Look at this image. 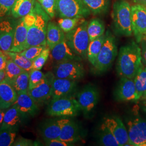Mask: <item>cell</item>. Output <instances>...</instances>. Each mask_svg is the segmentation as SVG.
Masks as SVG:
<instances>
[{"label":"cell","mask_w":146,"mask_h":146,"mask_svg":"<svg viewBox=\"0 0 146 146\" xmlns=\"http://www.w3.org/2000/svg\"><path fill=\"white\" fill-rule=\"evenodd\" d=\"M141 49L135 42L120 48L116 64V70L121 77L135 78L142 66Z\"/></svg>","instance_id":"cell-1"},{"label":"cell","mask_w":146,"mask_h":146,"mask_svg":"<svg viewBox=\"0 0 146 146\" xmlns=\"http://www.w3.org/2000/svg\"><path fill=\"white\" fill-rule=\"evenodd\" d=\"M36 14V20L35 23L28 28L27 38L25 49L29 47L37 46H47L48 17L47 13H44L41 5L37 2L34 7Z\"/></svg>","instance_id":"cell-2"},{"label":"cell","mask_w":146,"mask_h":146,"mask_svg":"<svg viewBox=\"0 0 146 146\" xmlns=\"http://www.w3.org/2000/svg\"><path fill=\"white\" fill-rule=\"evenodd\" d=\"M115 31L121 35L130 36L133 34L131 7L127 0H116L111 14Z\"/></svg>","instance_id":"cell-3"},{"label":"cell","mask_w":146,"mask_h":146,"mask_svg":"<svg viewBox=\"0 0 146 146\" xmlns=\"http://www.w3.org/2000/svg\"><path fill=\"white\" fill-rule=\"evenodd\" d=\"M88 25V22L85 21L66 35V41L73 52L84 58H87V49L90 42Z\"/></svg>","instance_id":"cell-4"},{"label":"cell","mask_w":146,"mask_h":146,"mask_svg":"<svg viewBox=\"0 0 146 146\" xmlns=\"http://www.w3.org/2000/svg\"><path fill=\"white\" fill-rule=\"evenodd\" d=\"M81 110L78 100L72 95L52 99L47 108L51 116H74Z\"/></svg>","instance_id":"cell-5"},{"label":"cell","mask_w":146,"mask_h":146,"mask_svg":"<svg viewBox=\"0 0 146 146\" xmlns=\"http://www.w3.org/2000/svg\"><path fill=\"white\" fill-rule=\"evenodd\" d=\"M117 55V48L114 37L110 31L105 34L103 46L94 67L99 72H104L111 66Z\"/></svg>","instance_id":"cell-6"},{"label":"cell","mask_w":146,"mask_h":146,"mask_svg":"<svg viewBox=\"0 0 146 146\" xmlns=\"http://www.w3.org/2000/svg\"><path fill=\"white\" fill-rule=\"evenodd\" d=\"M56 11L61 18L84 17L91 13L82 0H56Z\"/></svg>","instance_id":"cell-7"},{"label":"cell","mask_w":146,"mask_h":146,"mask_svg":"<svg viewBox=\"0 0 146 146\" xmlns=\"http://www.w3.org/2000/svg\"><path fill=\"white\" fill-rule=\"evenodd\" d=\"M53 74L56 78L78 80L84 75L83 65L76 60H70L56 64Z\"/></svg>","instance_id":"cell-8"},{"label":"cell","mask_w":146,"mask_h":146,"mask_svg":"<svg viewBox=\"0 0 146 146\" xmlns=\"http://www.w3.org/2000/svg\"><path fill=\"white\" fill-rule=\"evenodd\" d=\"M133 33L138 42L146 35V7L136 4L131 7Z\"/></svg>","instance_id":"cell-9"},{"label":"cell","mask_w":146,"mask_h":146,"mask_svg":"<svg viewBox=\"0 0 146 146\" xmlns=\"http://www.w3.org/2000/svg\"><path fill=\"white\" fill-rule=\"evenodd\" d=\"M131 146H146V120L136 118L127 123Z\"/></svg>","instance_id":"cell-10"},{"label":"cell","mask_w":146,"mask_h":146,"mask_svg":"<svg viewBox=\"0 0 146 146\" xmlns=\"http://www.w3.org/2000/svg\"><path fill=\"white\" fill-rule=\"evenodd\" d=\"M54 78L55 76L53 73H46L44 80L41 84L28 90V94L38 105L52 98V84Z\"/></svg>","instance_id":"cell-11"},{"label":"cell","mask_w":146,"mask_h":146,"mask_svg":"<svg viewBox=\"0 0 146 146\" xmlns=\"http://www.w3.org/2000/svg\"><path fill=\"white\" fill-rule=\"evenodd\" d=\"M104 123L115 136L120 146H131L129 142L128 131L122 120L117 117H105Z\"/></svg>","instance_id":"cell-12"},{"label":"cell","mask_w":146,"mask_h":146,"mask_svg":"<svg viewBox=\"0 0 146 146\" xmlns=\"http://www.w3.org/2000/svg\"><path fill=\"white\" fill-rule=\"evenodd\" d=\"M76 99L81 110L84 113H88L94 110L98 104L99 93L95 87L88 86L78 93Z\"/></svg>","instance_id":"cell-13"},{"label":"cell","mask_w":146,"mask_h":146,"mask_svg":"<svg viewBox=\"0 0 146 146\" xmlns=\"http://www.w3.org/2000/svg\"><path fill=\"white\" fill-rule=\"evenodd\" d=\"M16 22L11 19L0 20V49L4 52L11 51Z\"/></svg>","instance_id":"cell-14"},{"label":"cell","mask_w":146,"mask_h":146,"mask_svg":"<svg viewBox=\"0 0 146 146\" xmlns=\"http://www.w3.org/2000/svg\"><path fill=\"white\" fill-rule=\"evenodd\" d=\"M115 94L117 99L121 101H132L139 100L133 78L121 77Z\"/></svg>","instance_id":"cell-15"},{"label":"cell","mask_w":146,"mask_h":146,"mask_svg":"<svg viewBox=\"0 0 146 146\" xmlns=\"http://www.w3.org/2000/svg\"><path fill=\"white\" fill-rule=\"evenodd\" d=\"M19 110L23 117L34 116L38 111V104L28 93L19 94L15 103L13 104Z\"/></svg>","instance_id":"cell-16"},{"label":"cell","mask_w":146,"mask_h":146,"mask_svg":"<svg viewBox=\"0 0 146 146\" xmlns=\"http://www.w3.org/2000/svg\"><path fill=\"white\" fill-rule=\"evenodd\" d=\"M76 87L75 80L55 77L52 84V99L72 95Z\"/></svg>","instance_id":"cell-17"},{"label":"cell","mask_w":146,"mask_h":146,"mask_svg":"<svg viewBox=\"0 0 146 146\" xmlns=\"http://www.w3.org/2000/svg\"><path fill=\"white\" fill-rule=\"evenodd\" d=\"M50 55L56 64L70 60H76L78 56L68 46L66 38L50 49Z\"/></svg>","instance_id":"cell-18"},{"label":"cell","mask_w":146,"mask_h":146,"mask_svg":"<svg viewBox=\"0 0 146 146\" xmlns=\"http://www.w3.org/2000/svg\"><path fill=\"white\" fill-rule=\"evenodd\" d=\"M18 95L11 82L3 79L0 82V110H7L15 103Z\"/></svg>","instance_id":"cell-19"},{"label":"cell","mask_w":146,"mask_h":146,"mask_svg":"<svg viewBox=\"0 0 146 146\" xmlns=\"http://www.w3.org/2000/svg\"><path fill=\"white\" fill-rule=\"evenodd\" d=\"M28 27L23 20L20 18L17 21L13 45L10 52H21L25 49L27 38Z\"/></svg>","instance_id":"cell-20"},{"label":"cell","mask_w":146,"mask_h":146,"mask_svg":"<svg viewBox=\"0 0 146 146\" xmlns=\"http://www.w3.org/2000/svg\"><path fill=\"white\" fill-rule=\"evenodd\" d=\"M68 119L49 120L46 121L41 127V133L44 141L58 139L60 135L63 124Z\"/></svg>","instance_id":"cell-21"},{"label":"cell","mask_w":146,"mask_h":146,"mask_svg":"<svg viewBox=\"0 0 146 146\" xmlns=\"http://www.w3.org/2000/svg\"><path fill=\"white\" fill-rule=\"evenodd\" d=\"M22 118L23 117L15 106L12 105L5 110L3 122L0 131L3 129H12L17 131L21 124Z\"/></svg>","instance_id":"cell-22"},{"label":"cell","mask_w":146,"mask_h":146,"mask_svg":"<svg viewBox=\"0 0 146 146\" xmlns=\"http://www.w3.org/2000/svg\"><path fill=\"white\" fill-rule=\"evenodd\" d=\"M58 139L71 144L80 140L81 135L78 125L75 122L68 119L63 125Z\"/></svg>","instance_id":"cell-23"},{"label":"cell","mask_w":146,"mask_h":146,"mask_svg":"<svg viewBox=\"0 0 146 146\" xmlns=\"http://www.w3.org/2000/svg\"><path fill=\"white\" fill-rule=\"evenodd\" d=\"M65 38L66 35L58 25L52 22H49L48 23L46 42L47 47L50 50Z\"/></svg>","instance_id":"cell-24"},{"label":"cell","mask_w":146,"mask_h":146,"mask_svg":"<svg viewBox=\"0 0 146 146\" xmlns=\"http://www.w3.org/2000/svg\"><path fill=\"white\" fill-rule=\"evenodd\" d=\"M36 2L35 0H16L11 14L16 19L23 17L31 12Z\"/></svg>","instance_id":"cell-25"},{"label":"cell","mask_w":146,"mask_h":146,"mask_svg":"<svg viewBox=\"0 0 146 146\" xmlns=\"http://www.w3.org/2000/svg\"><path fill=\"white\" fill-rule=\"evenodd\" d=\"M105 40V34L89 42L87 49V58L90 63L94 66Z\"/></svg>","instance_id":"cell-26"},{"label":"cell","mask_w":146,"mask_h":146,"mask_svg":"<svg viewBox=\"0 0 146 146\" xmlns=\"http://www.w3.org/2000/svg\"><path fill=\"white\" fill-rule=\"evenodd\" d=\"M134 81L139 99L146 96V67L142 66L136 74Z\"/></svg>","instance_id":"cell-27"},{"label":"cell","mask_w":146,"mask_h":146,"mask_svg":"<svg viewBox=\"0 0 146 146\" xmlns=\"http://www.w3.org/2000/svg\"><path fill=\"white\" fill-rule=\"evenodd\" d=\"M89 11L95 15L106 12L110 6V0H82Z\"/></svg>","instance_id":"cell-28"},{"label":"cell","mask_w":146,"mask_h":146,"mask_svg":"<svg viewBox=\"0 0 146 146\" xmlns=\"http://www.w3.org/2000/svg\"><path fill=\"white\" fill-rule=\"evenodd\" d=\"M11 84L17 95L28 93L29 89V72H23Z\"/></svg>","instance_id":"cell-29"},{"label":"cell","mask_w":146,"mask_h":146,"mask_svg":"<svg viewBox=\"0 0 146 146\" xmlns=\"http://www.w3.org/2000/svg\"><path fill=\"white\" fill-rule=\"evenodd\" d=\"M105 27L102 21L99 19H93L88 23L87 31L90 42L104 34Z\"/></svg>","instance_id":"cell-30"},{"label":"cell","mask_w":146,"mask_h":146,"mask_svg":"<svg viewBox=\"0 0 146 146\" xmlns=\"http://www.w3.org/2000/svg\"><path fill=\"white\" fill-rule=\"evenodd\" d=\"M100 141L101 145L104 146H120L115 136L109 129L102 123L100 128Z\"/></svg>","instance_id":"cell-31"},{"label":"cell","mask_w":146,"mask_h":146,"mask_svg":"<svg viewBox=\"0 0 146 146\" xmlns=\"http://www.w3.org/2000/svg\"><path fill=\"white\" fill-rule=\"evenodd\" d=\"M5 53L24 70L29 72L33 69V62L22 55L20 52H8Z\"/></svg>","instance_id":"cell-32"},{"label":"cell","mask_w":146,"mask_h":146,"mask_svg":"<svg viewBox=\"0 0 146 146\" xmlns=\"http://www.w3.org/2000/svg\"><path fill=\"white\" fill-rule=\"evenodd\" d=\"M86 21L84 17L61 18L58 21V25L64 33H67Z\"/></svg>","instance_id":"cell-33"},{"label":"cell","mask_w":146,"mask_h":146,"mask_svg":"<svg viewBox=\"0 0 146 146\" xmlns=\"http://www.w3.org/2000/svg\"><path fill=\"white\" fill-rule=\"evenodd\" d=\"M5 79L11 83L20 74L25 71L8 57L5 68Z\"/></svg>","instance_id":"cell-34"},{"label":"cell","mask_w":146,"mask_h":146,"mask_svg":"<svg viewBox=\"0 0 146 146\" xmlns=\"http://www.w3.org/2000/svg\"><path fill=\"white\" fill-rule=\"evenodd\" d=\"M16 137V131L3 129L0 131V146H13Z\"/></svg>","instance_id":"cell-35"},{"label":"cell","mask_w":146,"mask_h":146,"mask_svg":"<svg viewBox=\"0 0 146 146\" xmlns=\"http://www.w3.org/2000/svg\"><path fill=\"white\" fill-rule=\"evenodd\" d=\"M45 74L40 70L32 69L29 72V90L36 87L44 80Z\"/></svg>","instance_id":"cell-36"},{"label":"cell","mask_w":146,"mask_h":146,"mask_svg":"<svg viewBox=\"0 0 146 146\" xmlns=\"http://www.w3.org/2000/svg\"><path fill=\"white\" fill-rule=\"evenodd\" d=\"M47 47V46H33L27 48L20 53L33 62Z\"/></svg>","instance_id":"cell-37"},{"label":"cell","mask_w":146,"mask_h":146,"mask_svg":"<svg viewBox=\"0 0 146 146\" xmlns=\"http://www.w3.org/2000/svg\"><path fill=\"white\" fill-rule=\"evenodd\" d=\"M50 50L47 47L33 61V69L41 70L47 62L50 55Z\"/></svg>","instance_id":"cell-38"},{"label":"cell","mask_w":146,"mask_h":146,"mask_svg":"<svg viewBox=\"0 0 146 146\" xmlns=\"http://www.w3.org/2000/svg\"><path fill=\"white\" fill-rule=\"evenodd\" d=\"M50 17L53 18L56 13V0H37Z\"/></svg>","instance_id":"cell-39"},{"label":"cell","mask_w":146,"mask_h":146,"mask_svg":"<svg viewBox=\"0 0 146 146\" xmlns=\"http://www.w3.org/2000/svg\"><path fill=\"white\" fill-rule=\"evenodd\" d=\"M16 0H0V20L11 13Z\"/></svg>","instance_id":"cell-40"},{"label":"cell","mask_w":146,"mask_h":146,"mask_svg":"<svg viewBox=\"0 0 146 146\" xmlns=\"http://www.w3.org/2000/svg\"><path fill=\"white\" fill-rule=\"evenodd\" d=\"M35 145V143L32 140L23 137H19L16 139L13 144V146H33Z\"/></svg>","instance_id":"cell-41"},{"label":"cell","mask_w":146,"mask_h":146,"mask_svg":"<svg viewBox=\"0 0 146 146\" xmlns=\"http://www.w3.org/2000/svg\"><path fill=\"white\" fill-rule=\"evenodd\" d=\"M46 146H71V143L61 141L59 139H54L45 141Z\"/></svg>","instance_id":"cell-42"},{"label":"cell","mask_w":146,"mask_h":146,"mask_svg":"<svg viewBox=\"0 0 146 146\" xmlns=\"http://www.w3.org/2000/svg\"><path fill=\"white\" fill-rule=\"evenodd\" d=\"M8 56L3 52H0V71L5 70L7 65Z\"/></svg>","instance_id":"cell-43"},{"label":"cell","mask_w":146,"mask_h":146,"mask_svg":"<svg viewBox=\"0 0 146 146\" xmlns=\"http://www.w3.org/2000/svg\"><path fill=\"white\" fill-rule=\"evenodd\" d=\"M141 55L142 58L146 64V41H143L141 43Z\"/></svg>","instance_id":"cell-44"},{"label":"cell","mask_w":146,"mask_h":146,"mask_svg":"<svg viewBox=\"0 0 146 146\" xmlns=\"http://www.w3.org/2000/svg\"><path fill=\"white\" fill-rule=\"evenodd\" d=\"M5 110H0V128L1 127V125H2V122H3Z\"/></svg>","instance_id":"cell-45"},{"label":"cell","mask_w":146,"mask_h":146,"mask_svg":"<svg viewBox=\"0 0 146 146\" xmlns=\"http://www.w3.org/2000/svg\"><path fill=\"white\" fill-rule=\"evenodd\" d=\"M134 3L142 5H146V0H131Z\"/></svg>","instance_id":"cell-46"},{"label":"cell","mask_w":146,"mask_h":146,"mask_svg":"<svg viewBox=\"0 0 146 146\" xmlns=\"http://www.w3.org/2000/svg\"><path fill=\"white\" fill-rule=\"evenodd\" d=\"M5 70L0 71V82L5 78Z\"/></svg>","instance_id":"cell-47"},{"label":"cell","mask_w":146,"mask_h":146,"mask_svg":"<svg viewBox=\"0 0 146 146\" xmlns=\"http://www.w3.org/2000/svg\"><path fill=\"white\" fill-rule=\"evenodd\" d=\"M2 52V50L0 49V52Z\"/></svg>","instance_id":"cell-48"}]
</instances>
